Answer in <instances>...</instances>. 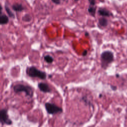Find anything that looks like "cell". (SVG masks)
<instances>
[{"mask_svg": "<svg viewBox=\"0 0 127 127\" xmlns=\"http://www.w3.org/2000/svg\"><path fill=\"white\" fill-rule=\"evenodd\" d=\"M26 72L28 76L32 78H38L44 80L47 77V74L45 72L38 69L34 66L27 67Z\"/></svg>", "mask_w": 127, "mask_h": 127, "instance_id": "6da1fadb", "label": "cell"}, {"mask_svg": "<svg viewBox=\"0 0 127 127\" xmlns=\"http://www.w3.org/2000/svg\"><path fill=\"white\" fill-rule=\"evenodd\" d=\"M13 90L15 93H19L23 92L25 93L27 96L30 98L32 97L33 96V89L32 87L29 85L22 84H17L13 86Z\"/></svg>", "mask_w": 127, "mask_h": 127, "instance_id": "7a4b0ae2", "label": "cell"}, {"mask_svg": "<svg viewBox=\"0 0 127 127\" xmlns=\"http://www.w3.org/2000/svg\"><path fill=\"white\" fill-rule=\"evenodd\" d=\"M114 60L113 53L110 51H105L101 55V66L102 68L106 69L108 65Z\"/></svg>", "mask_w": 127, "mask_h": 127, "instance_id": "3957f363", "label": "cell"}, {"mask_svg": "<svg viewBox=\"0 0 127 127\" xmlns=\"http://www.w3.org/2000/svg\"><path fill=\"white\" fill-rule=\"evenodd\" d=\"M45 107L47 112L50 115H53L58 113H61L63 111V109L61 107L50 102L46 103Z\"/></svg>", "mask_w": 127, "mask_h": 127, "instance_id": "277c9868", "label": "cell"}, {"mask_svg": "<svg viewBox=\"0 0 127 127\" xmlns=\"http://www.w3.org/2000/svg\"><path fill=\"white\" fill-rule=\"evenodd\" d=\"M0 122L2 125H11L12 121L9 119L7 114V110L1 109L0 111Z\"/></svg>", "mask_w": 127, "mask_h": 127, "instance_id": "5b68a950", "label": "cell"}, {"mask_svg": "<svg viewBox=\"0 0 127 127\" xmlns=\"http://www.w3.org/2000/svg\"><path fill=\"white\" fill-rule=\"evenodd\" d=\"M38 87L40 91L43 93H51L52 91L51 88L49 85L44 82H40L38 84Z\"/></svg>", "mask_w": 127, "mask_h": 127, "instance_id": "8992f818", "label": "cell"}, {"mask_svg": "<svg viewBox=\"0 0 127 127\" xmlns=\"http://www.w3.org/2000/svg\"><path fill=\"white\" fill-rule=\"evenodd\" d=\"M98 14L102 16H110L112 15V14L105 8L100 7L98 10Z\"/></svg>", "mask_w": 127, "mask_h": 127, "instance_id": "52a82bcc", "label": "cell"}, {"mask_svg": "<svg viewBox=\"0 0 127 127\" xmlns=\"http://www.w3.org/2000/svg\"><path fill=\"white\" fill-rule=\"evenodd\" d=\"M12 9L16 12H21L25 9L24 7L21 3H16L12 5Z\"/></svg>", "mask_w": 127, "mask_h": 127, "instance_id": "ba28073f", "label": "cell"}, {"mask_svg": "<svg viewBox=\"0 0 127 127\" xmlns=\"http://www.w3.org/2000/svg\"><path fill=\"white\" fill-rule=\"evenodd\" d=\"M9 22L8 17L5 14H2V11H0V25L6 24Z\"/></svg>", "mask_w": 127, "mask_h": 127, "instance_id": "9c48e42d", "label": "cell"}, {"mask_svg": "<svg viewBox=\"0 0 127 127\" xmlns=\"http://www.w3.org/2000/svg\"><path fill=\"white\" fill-rule=\"evenodd\" d=\"M4 8H5V10L7 14H8V16L10 17V18H15V15L14 14V13L11 11V10L10 9V8L9 7V6H8V5L5 3L4 5Z\"/></svg>", "mask_w": 127, "mask_h": 127, "instance_id": "30bf717a", "label": "cell"}, {"mask_svg": "<svg viewBox=\"0 0 127 127\" xmlns=\"http://www.w3.org/2000/svg\"><path fill=\"white\" fill-rule=\"evenodd\" d=\"M96 10V7H95V6H92V5H89L87 9V11L88 13L90 14V15H91L93 17H94L95 15Z\"/></svg>", "mask_w": 127, "mask_h": 127, "instance_id": "8fae6325", "label": "cell"}, {"mask_svg": "<svg viewBox=\"0 0 127 127\" xmlns=\"http://www.w3.org/2000/svg\"><path fill=\"white\" fill-rule=\"evenodd\" d=\"M98 23H99V24L100 25V26L104 27H106L107 26L108 20L106 18H105L104 17H101L99 19Z\"/></svg>", "mask_w": 127, "mask_h": 127, "instance_id": "7c38bea8", "label": "cell"}, {"mask_svg": "<svg viewBox=\"0 0 127 127\" xmlns=\"http://www.w3.org/2000/svg\"><path fill=\"white\" fill-rule=\"evenodd\" d=\"M22 20L23 21H24L26 22H30L32 20V16L29 14H28V13L25 14L22 16Z\"/></svg>", "mask_w": 127, "mask_h": 127, "instance_id": "4fadbf2b", "label": "cell"}, {"mask_svg": "<svg viewBox=\"0 0 127 127\" xmlns=\"http://www.w3.org/2000/svg\"><path fill=\"white\" fill-rule=\"evenodd\" d=\"M44 60L48 64H52L54 61V58L49 55H45L44 57Z\"/></svg>", "mask_w": 127, "mask_h": 127, "instance_id": "5bb4252c", "label": "cell"}, {"mask_svg": "<svg viewBox=\"0 0 127 127\" xmlns=\"http://www.w3.org/2000/svg\"><path fill=\"white\" fill-rule=\"evenodd\" d=\"M65 0H51V1L56 4H60L62 1H64Z\"/></svg>", "mask_w": 127, "mask_h": 127, "instance_id": "9a60e30c", "label": "cell"}, {"mask_svg": "<svg viewBox=\"0 0 127 127\" xmlns=\"http://www.w3.org/2000/svg\"><path fill=\"white\" fill-rule=\"evenodd\" d=\"M89 3L90 5L92 6H95V0H88Z\"/></svg>", "mask_w": 127, "mask_h": 127, "instance_id": "2e32d148", "label": "cell"}, {"mask_svg": "<svg viewBox=\"0 0 127 127\" xmlns=\"http://www.w3.org/2000/svg\"><path fill=\"white\" fill-rule=\"evenodd\" d=\"M87 51L86 50H85L83 51L82 55L83 56H86L87 55Z\"/></svg>", "mask_w": 127, "mask_h": 127, "instance_id": "e0dca14e", "label": "cell"}, {"mask_svg": "<svg viewBox=\"0 0 127 127\" xmlns=\"http://www.w3.org/2000/svg\"><path fill=\"white\" fill-rule=\"evenodd\" d=\"M111 88H112V89H113V90H115L116 89V87H115V86H111Z\"/></svg>", "mask_w": 127, "mask_h": 127, "instance_id": "ac0fdd59", "label": "cell"}, {"mask_svg": "<svg viewBox=\"0 0 127 127\" xmlns=\"http://www.w3.org/2000/svg\"><path fill=\"white\" fill-rule=\"evenodd\" d=\"M84 35H85V36H89V33H88L87 32H86L85 33Z\"/></svg>", "mask_w": 127, "mask_h": 127, "instance_id": "d6986e66", "label": "cell"}, {"mask_svg": "<svg viewBox=\"0 0 127 127\" xmlns=\"http://www.w3.org/2000/svg\"><path fill=\"white\" fill-rule=\"evenodd\" d=\"M101 96H102V95H100V96H99V97H101Z\"/></svg>", "mask_w": 127, "mask_h": 127, "instance_id": "ffe728a7", "label": "cell"}, {"mask_svg": "<svg viewBox=\"0 0 127 127\" xmlns=\"http://www.w3.org/2000/svg\"><path fill=\"white\" fill-rule=\"evenodd\" d=\"M75 1H78V0H74Z\"/></svg>", "mask_w": 127, "mask_h": 127, "instance_id": "44dd1931", "label": "cell"}]
</instances>
